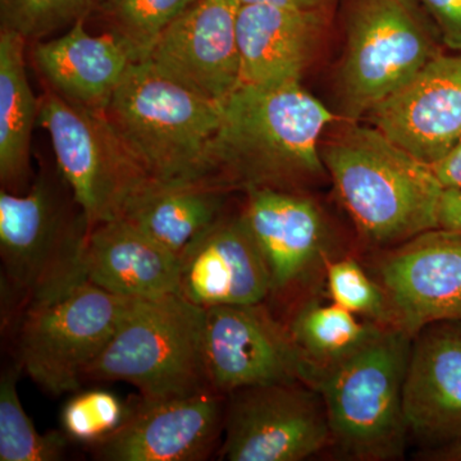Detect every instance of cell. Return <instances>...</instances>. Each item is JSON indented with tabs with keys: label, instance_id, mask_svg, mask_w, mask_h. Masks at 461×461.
Returning a JSON list of instances; mask_svg holds the SVG:
<instances>
[{
	"label": "cell",
	"instance_id": "1",
	"mask_svg": "<svg viewBox=\"0 0 461 461\" xmlns=\"http://www.w3.org/2000/svg\"><path fill=\"white\" fill-rule=\"evenodd\" d=\"M212 149V185L288 187L326 171L321 138L336 115L302 83L240 85L221 102Z\"/></svg>",
	"mask_w": 461,
	"mask_h": 461
},
{
	"label": "cell",
	"instance_id": "2",
	"mask_svg": "<svg viewBox=\"0 0 461 461\" xmlns=\"http://www.w3.org/2000/svg\"><path fill=\"white\" fill-rule=\"evenodd\" d=\"M321 160L357 232L395 248L439 227L444 186L432 167L377 127L351 124L321 147Z\"/></svg>",
	"mask_w": 461,
	"mask_h": 461
},
{
	"label": "cell",
	"instance_id": "3",
	"mask_svg": "<svg viewBox=\"0 0 461 461\" xmlns=\"http://www.w3.org/2000/svg\"><path fill=\"white\" fill-rule=\"evenodd\" d=\"M104 114L151 181L212 185L220 102L194 93L142 60L133 63Z\"/></svg>",
	"mask_w": 461,
	"mask_h": 461
},
{
	"label": "cell",
	"instance_id": "4",
	"mask_svg": "<svg viewBox=\"0 0 461 461\" xmlns=\"http://www.w3.org/2000/svg\"><path fill=\"white\" fill-rule=\"evenodd\" d=\"M87 230L62 177L57 182L42 175L23 194L0 190L3 324L17 320L32 303L86 280L83 250Z\"/></svg>",
	"mask_w": 461,
	"mask_h": 461
},
{
	"label": "cell",
	"instance_id": "5",
	"mask_svg": "<svg viewBox=\"0 0 461 461\" xmlns=\"http://www.w3.org/2000/svg\"><path fill=\"white\" fill-rule=\"evenodd\" d=\"M411 339L397 327H382L368 344L315 379L326 405L330 444L348 459L403 456L411 433L403 411V384Z\"/></svg>",
	"mask_w": 461,
	"mask_h": 461
},
{
	"label": "cell",
	"instance_id": "6",
	"mask_svg": "<svg viewBox=\"0 0 461 461\" xmlns=\"http://www.w3.org/2000/svg\"><path fill=\"white\" fill-rule=\"evenodd\" d=\"M205 309L178 293L132 300L86 382L122 381L147 399H172L213 390L204 357Z\"/></svg>",
	"mask_w": 461,
	"mask_h": 461
},
{
	"label": "cell",
	"instance_id": "7",
	"mask_svg": "<svg viewBox=\"0 0 461 461\" xmlns=\"http://www.w3.org/2000/svg\"><path fill=\"white\" fill-rule=\"evenodd\" d=\"M445 50L418 0H348L338 71L342 114L368 115Z\"/></svg>",
	"mask_w": 461,
	"mask_h": 461
},
{
	"label": "cell",
	"instance_id": "8",
	"mask_svg": "<svg viewBox=\"0 0 461 461\" xmlns=\"http://www.w3.org/2000/svg\"><path fill=\"white\" fill-rule=\"evenodd\" d=\"M131 302L84 280L27 305L16 320L21 369L50 395L80 390Z\"/></svg>",
	"mask_w": 461,
	"mask_h": 461
},
{
	"label": "cell",
	"instance_id": "9",
	"mask_svg": "<svg viewBox=\"0 0 461 461\" xmlns=\"http://www.w3.org/2000/svg\"><path fill=\"white\" fill-rule=\"evenodd\" d=\"M39 124L50 135L58 173L87 226L120 220L151 184L104 113L71 104L47 86Z\"/></svg>",
	"mask_w": 461,
	"mask_h": 461
},
{
	"label": "cell",
	"instance_id": "10",
	"mask_svg": "<svg viewBox=\"0 0 461 461\" xmlns=\"http://www.w3.org/2000/svg\"><path fill=\"white\" fill-rule=\"evenodd\" d=\"M226 397L224 460L302 461L330 444L326 405L312 384L281 382Z\"/></svg>",
	"mask_w": 461,
	"mask_h": 461
},
{
	"label": "cell",
	"instance_id": "11",
	"mask_svg": "<svg viewBox=\"0 0 461 461\" xmlns=\"http://www.w3.org/2000/svg\"><path fill=\"white\" fill-rule=\"evenodd\" d=\"M204 357L209 384L224 396L281 382L314 386L317 379L288 329L263 303L205 309Z\"/></svg>",
	"mask_w": 461,
	"mask_h": 461
},
{
	"label": "cell",
	"instance_id": "12",
	"mask_svg": "<svg viewBox=\"0 0 461 461\" xmlns=\"http://www.w3.org/2000/svg\"><path fill=\"white\" fill-rule=\"evenodd\" d=\"M227 397L214 390L172 399L139 395L113 435L91 446L105 461H202L223 435Z\"/></svg>",
	"mask_w": 461,
	"mask_h": 461
},
{
	"label": "cell",
	"instance_id": "13",
	"mask_svg": "<svg viewBox=\"0 0 461 461\" xmlns=\"http://www.w3.org/2000/svg\"><path fill=\"white\" fill-rule=\"evenodd\" d=\"M393 326L414 336L430 323L461 321V230H427L391 248L378 264Z\"/></svg>",
	"mask_w": 461,
	"mask_h": 461
},
{
	"label": "cell",
	"instance_id": "14",
	"mask_svg": "<svg viewBox=\"0 0 461 461\" xmlns=\"http://www.w3.org/2000/svg\"><path fill=\"white\" fill-rule=\"evenodd\" d=\"M240 0H195L158 39L147 60L172 80L214 102L241 85Z\"/></svg>",
	"mask_w": 461,
	"mask_h": 461
},
{
	"label": "cell",
	"instance_id": "15",
	"mask_svg": "<svg viewBox=\"0 0 461 461\" xmlns=\"http://www.w3.org/2000/svg\"><path fill=\"white\" fill-rule=\"evenodd\" d=\"M366 117L412 157L435 165L461 140V51L433 58Z\"/></svg>",
	"mask_w": 461,
	"mask_h": 461
},
{
	"label": "cell",
	"instance_id": "16",
	"mask_svg": "<svg viewBox=\"0 0 461 461\" xmlns=\"http://www.w3.org/2000/svg\"><path fill=\"white\" fill-rule=\"evenodd\" d=\"M177 293L203 309L264 303L271 276L241 212L224 213L178 256Z\"/></svg>",
	"mask_w": 461,
	"mask_h": 461
},
{
	"label": "cell",
	"instance_id": "17",
	"mask_svg": "<svg viewBox=\"0 0 461 461\" xmlns=\"http://www.w3.org/2000/svg\"><path fill=\"white\" fill-rule=\"evenodd\" d=\"M409 432L430 448L461 438V321H441L411 339L403 384Z\"/></svg>",
	"mask_w": 461,
	"mask_h": 461
},
{
	"label": "cell",
	"instance_id": "18",
	"mask_svg": "<svg viewBox=\"0 0 461 461\" xmlns=\"http://www.w3.org/2000/svg\"><path fill=\"white\" fill-rule=\"evenodd\" d=\"M241 215L259 248L272 294L295 286L326 247V224L313 200L291 190L250 187Z\"/></svg>",
	"mask_w": 461,
	"mask_h": 461
},
{
	"label": "cell",
	"instance_id": "19",
	"mask_svg": "<svg viewBox=\"0 0 461 461\" xmlns=\"http://www.w3.org/2000/svg\"><path fill=\"white\" fill-rule=\"evenodd\" d=\"M330 11L241 5V85L302 83L329 25Z\"/></svg>",
	"mask_w": 461,
	"mask_h": 461
},
{
	"label": "cell",
	"instance_id": "20",
	"mask_svg": "<svg viewBox=\"0 0 461 461\" xmlns=\"http://www.w3.org/2000/svg\"><path fill=\"white\" fill-rule=\"evenodd\" d=\"M85 21L63 35L36 41L32 59L47 86L71 104L104 113L115 91L133 63L131 54L117 36L91 35Z\"/></svg>",
	"mask_w": 461,
	"mask_h": 461
},
{
	"label": "cell",
	"instance_id": "21",
	"mask_svg": "<svg viewBox=\"0 0 461 461\" xmlns=\"http://www.w3.org/2000/svg\"><path fill=\"white\" fill-rule=\"evenodd\" d=\"M180 260L123 218L87 230L85 278L115 296L154 299L177 293Z\"/></svg>",
	"mask_w": 461,
	"mask_h": 461
},
{
	"label": "cell",
	"instance_id": "22",
	"mask_svg": "<svg viewBox=\"0 0 461 461\" xmlns=\"http://www.w3.org/2000/svg\"><path fill=\"white\" fill-rule=\"evenodd\" d=\"M230 193L212 185L153 181L122 218L178 257L222 217Z\"/></svg>",
	"mask_w": 461,
	"mask_h": 461
},
{
	"label": "cell",
	"instance_id": "23",
	"mask_svg": "<svg viewBox=\"0 0 461 461\" xmlns=\"http://www.w3.org/2000/svg\"><path fill=\"white\" fill-rule=\"evenodd\" d=\"M26 44L18 33L0 30V181L16 194L32 184L30 149L41 104L27 77Z\"/></svg>",
	"mask_w": 461,
	"mask_h": 461
},
{
	"label": "cell",
	"instance_id": "24",
	"mask_svg": "<svg viewBox=\"0 0 461 461\" xmlns=\"http://www.w3.org/2000/svg\"><path fill=\"white\" fill-rule=\"evenodd\" d=\"M382 327L364 323L335 303L321 305L311 302L299 309L288 332L318 377L321 371L344 362L368 344Z\"/></svg>",
	"mask_w": 461,
	"mask_h": 461
},
{
	"label": "cell",
	"instance_id": "25",
	"mask_svg": "<svg viewBox=\"0 0 461 461\" xmlns=\"http://www.w3.org/2000/svg\"><path fill=\"white\" fill-rule=\"evenodd\" d=\"M20 364L0 378V461H58L66 456L68 437L60 430L38 432L23 411L17 390Z\"/></svg>",
	"mask_w": 461,
	"mask_h": 461
},
{
	"label": "cell",
	"instance_id": "26",
	"mask_svg": "<svg viewBox=\"0 0 461 461\" xmlns=\"http://www.w3.org/2000/svg\"><path fill=\"white\" fill-rule=\"evenodd\" d=\"M195 0H100L108 32L126 45L135 62L147 60L167 27Z\"/></svg>",
	"mask_w": 461,
	"mask_h": 461
},
{
	"label": "cell",
	"instance_id": "27",
	"mask_svg": "<svg viewBox=\"0 0 461 461\" xmlns=\"http://www.w3.org/2000/svg\"><path fill=\"white\" fill-rule=\"evenodd\" d=\"M130 402L105 388L77 390L60 411V429L76 444L94 446L122 426Z\"/></svg>",
	"mask_w": 461,
	"mask_h": 461
},
{
	"label": "cell",
	"instance_id": "28",
	"mask_svg": "<svg viewBox=\"0 0 461 461\" xmlns=\"http://www.w3.org/2000/svg\"><path fill=\"white\" fill-rule=\"evenodd\" d=\"M95 9L94 0H0V30L41 41L86 20Z\"/></svg>",
	"mask_w": 461,
	"mask_h": 461
},
{
	"label": "cell",
	"instance_id": "29",
	"mask_svg": "<svg viewBox=\"0 0 461 461\" xmlns=\"http://www.w3.org/2000/svg\"><path fill=\"white\" fill-rule=\"evenodd\" d=\"M327 287L332 303L357 317L393 326L386 294L355 259L338 260L327 268Z\"/></svg>",
	"mask_w": 461,
	"mask_h": 461
},
{
	"label": "cell",
	"instance_id": "30",
	"mask_svg": "<svg viewBox=\"0 0 461 461\" xmlns=\"http://www.w3.org/2000/svg\"><path fill=\"white\" fill-rule=\"evenodd\" d=\"M435 23L445 48L461 51V0H418Z\"/></svg>",
	"mask_w": 461,
	"mask_h": 461
},
{
	"label": "cell",
	"instance_id": "31",
	"mask_svg": "<svg viewBox=\"0 0 461 461\" xmlns=\"http://www.w3.org/2000/svg\"><path fill=\"white\" fill-rule=\"evenodd\" d=\"M430 167L444 189L461 190V140Z\"/></svg>",
	"mask_w": 461,
	"mask_h": 461
},
{
	"label": "cell",
	"instance_id": "32",
	"mask_svg": "<svg viewBox=\"0 0 461 461\" xmlns=\"http://www.w3.org/2000/svg\"><path fill=\"white\" fill-rule=\"evenodd\" d=\"M439 227L461 230V190H444L439 205Z\"/></svg>",
	"mask_w": 461,
	"mask_h": 461
},
{
	"label": "cell",
	"instance_id": "33",
	"mask_svg": "<svg viewBox=\"0 0 461 461\" xmlns=\"http://www.w3.org/2000/svg\"><path fill=\"white\" fill-rule=\"evenodd\" d=\"M242 5H269L277 7L330 11L338 0H240Z\"/></svg>",
	"mask_w": 461,
	"mask_h": 461
},
{
	"label": "cell",
	"instance_id": "34",
	"mask_svg": "<svg viewBox=\"0 0 461 461\" xmlns=\"http://www.w3.org/2000/svg\"><path fill=\"white\" fill-rule=\"evenodd\" d=\"M424 456L427 460L433 461H461V438L450 444L430 448Z\"/></svg>",
	"mask_w": 461,
	"mask_h": 461
},
{
	"label": "cell",
	"instance_id": "35",
	"mask_svg": "<svg viewBox=\"0 0 461 461\" xmlns=\"http://www.w3.org/2000/svg\"><path fill=\"white\" fill-rule=\"evenodd\" d=\"M94 2H95L96 5H98V3L100 2V0H94Z\"/></svg>",
	"mask_w": 461,
	"mask_h": 461
}]
</instances>
